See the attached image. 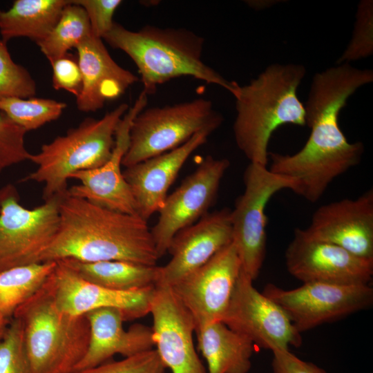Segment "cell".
<instances>
[{
    "instance_id": "30bf717a",
    "label": "cell",
    "mask_w": 373,
    "mask_h": 373,
    "mask_svg": "<svg viewBox=\"0 0 373 373\" xmlns=\"http://www.w3.org/2000/svg\"><path fill=\"white\" fill-rule=\"evenodd\" d=\"M262 292L285 312L300 333L369 308L373 303L370 285L306 283L286 290L269 283Z\"/></svg>"
},
{
    "instance_id": "8992f818",
    "label": "cell",
    "mask_w": 373,
    "mask_h": 373,
    "mask_svg": "<svg viewBox=\"0 0 373 373\" xmlns=\"http://www.w3.org/2000/svg\"><path fill=\"white\" fill-rule=\"evenodd\" d=\"M128 108L123 103L101 118H86L65 135L43 144L29 160L37 165V169L23 181L43 183L44 200L66 194L68 180L72 175L100 167L108 160L117 126Z\"/></svg>"
},
{
    "instance_id": "4316f807",
    "label": "cell",
    "mask_w": 373,
    "mask_h": 373,
    "mask_svg": "<svg viewBox=\"0 0 373 373\" xmlns=\"http://www.w3.org/2000/svg\"><path fill=\"white\" fill-rule=\"evenodd\" d=\"M91 35L89 20L82 7L73 3L67 5L49 32L37 45L50 62L68 53L73 48Z\"/></svg>"
},
{
    "instance_id": "d590c367",
    "label": "cell",
    "mask_w": 373,
    "mask_h": 373,
    "mask_svg": "<svg viewBox=\"0 0 373 373\" xmlns=\"http://www.w3.org/2000/svg\"><path fill=\"white\" fill-rule=\"evenodd\" d=\"M272 352L274 373H327L316 365L301 360L289 350H277Z\"/></svg>"
},
{
    "instance_id": "9a60e30c",
    "label": "cell",
    "mask_w": 373,
    "mask_h": 373,
    "mask_svg": "<svg viewBox=\"0 0 373 373\" xmlns=\"http://www.w3.org/2000/svg\"><path fill=\"white\" fill-rule=\"evenodd\" d=\"M289 274L306 283L343 285H370L373 260L358 257L328 242L303 236L298 229L285 251Z\"/></svg>"
},
{
    "instance_id": "52a82bcc",
    "label": "cell",
    "mask_w": 373,
    "mask_h": 373,
    "mask_svg": "<svg viewBox=\"0 0 373 373\" xmlns=\"http://www.w3.org/2000/svg\"><path fill=\"white\" fill-rule=\"evenodd\" d=\"M223 120L208 99L144 108L133 119L122 166H131L175 149L199 131L217 129Z\"/></svg>"
},
{
    "instance_id": "44dd1931",
    "label": "cell",
    "mask_w": 373,
    "mask_h": 373,
    "mask_svg": "<svg viewBox=\"0 0 373 373\" xmlns=\"http://www.w3.org/2000/svg\"><path fill=\"white\" fill-rule=\"evenodd\" d=\"M82 75V87L76 97L77 109L95 112L102 108L140 79L120 66L111 56L102 39L92 35L77 48Z\"/></svg>"
},
{
    "instance_id": "4fadbf2b",
    "label": "cell",
    "mask_w": 373,
    "mask_h": 373,
    "mask_svg": "<svg viewBox=\"0 0 373 373\" xmlns=\"http://www.w3.org/2000/svg\"><path fill=\"white\" fill-rule=\"evenodd\" d=\"M241 271L231 242L207 263L170 287L193 319L195 328L222 321Z\"/></svg>"
},
{
    "instance_id": "4dcf8cb0",
    "label": "cell",
    "mask_w": 373,
    "mask_h": 373,
    "mask_svg": "<svg viewBox=\"0 0 373 373\" xmlns=\"http://www.w3.org/2000/svg\"><path fill=\"white\" fill-rule=\"evenodd\" d=\"M0 373H30L23 325L13 317L0 339Z\"/></svg>"
},
{
    "instance_id": "7c38bea8",
    "label": "cell",
    "mask_w": 373,
    "mask_h": 373,
    "mask_svg": "<svg viewBox=\"0 0 373 373\" xmlns=\"http://www.w3.org/2000/svg\"><path fill=\"white\" fill-rule=\"evenodd\" d=\"M230 165L226 158L207 155L171 195H167L157 222L151 229L160 258L174 236L208 213L221 180Z\"/></svg>"
},
{
    "instance_id": "83f0119b",
    "label": "cell",
    "mask_w": 373,
    "mask_h": 373,
    "mask_svg": "<svg viewBox=\"0 0 373 373\" xmlns=\"http://www.w3.org/2000/svg\"><path fill=\"white\" fill-rule=\"evenodd\" d=\"M66 107V104L63 102L35 96L26 99L0 98V112L26 132L57 119Z\"/></svg>"
},
{
    "instance_id": "277c9868",
    "label": "cell",
    "mask_w": 373,
    "mask_h": 373,
    "mask_svg": "<svg viewBox=\"0 0 373 373\" xmlns=\"http://www.w3.org/2000/svg\"><path fill=\"white\" fill-rule=\"evenodd\" d=\"M103 39L133 61L148 95L158 86L183 76L219 86L233 95L238 88L236 82L202 61L204 39L189 30L146 25L133 31L115 22Z\"/></svg>"
},
{
    "instance_id": "ba28073f",
    "label": "cell",
    "mask_w": 373,
    "mask_h": 373,
    "mask_svg": "<svg viewBox=\"0 0 373 373\" xmlns=\"http://www.w3.org/2000/svg\"><path fill=\"white\" fill-rule=\"evenodd\" d=\"M245 190L230 212L232 242L237 250L241 269L254 280L266 255L267 218L266 207L277 192L295 191L297 181L271 171L267 166L249 163L244 173Z\"/></svg>"
},
{
    "instance_id": "2e32d148",
    "label": "cell",
    "mask_w": 373,
    "mask_h": 373,
    "mask_svg": "<svg viewBox=\"0 0 373 373\" xmlns=\"http://www.w3.org/2000/svg\"><path fill=\"white\" fill-rule=\"evenodd\" d=\"M305 238L338 246L358 257L373 260V191L356 199L320 207L308 227L298 229Z\"/></svg>"
},
{
    "instance_id": "8fae6325",
    "label": "cell",
    "mask_w": 373,
    "mask_h": 373,
    "mask_svg": "<svg viewBox=\"0 0 373 373\" xmlns=\"http://www.w3.org/2000/svg\"><path fill=\"white\" fill-rule=\"evenodd\" d=\"M242 269L222 321L250 339L255 345L272 352L302 344L300 333L285 312L253 285Z\"/></svg>"
},
{
    "instance_id": "484cf974",
    "label": "cell",
    "mask_w": 373,
    "mask_h": 373,
    "mask_svg": "<svg viewBox=\"0 0 373 373\" xmlns=\"http://www.w3.org/2000/svg\"><path fill=\"white\" fill-rule=\"evenodd\" d=\"M56 265L55 261L37 262L0 271V316L12 319L17 308L41 287Z\"/></svg>"
},
{
    "instance_id": "d6a6232c",
    "label": "cell",
    "mask_w": 373,
    "mask_h": 373,
    "mask_svg": "<svg viewBox=\"0 0 373 373\" xmlns=\"http://www.w3.org/2000/svg\"><path fill=\"white\" fill-rule=\"evenodd\" d=\"M166 369L156 350L152 349L74 373H165Z\"/></svg>"
},
{
    "instance_id": "3957f363",
    "label": "cell",
    "mask_w": 373,
    "mask_h": 373,
    "mask_svg": "<svg viewBox=\"0 0 373 373\" xmlns=\"http://www.w3.org/2000/svg\"><path fill=\"white\" fill-rule=\"evenodd\" d=\"M306 73L298 64H273L233 95L236 143L250 163L267 166L268 144L273 133L290 124L306 125L305 106L297 89Z\"/></svg>"
},
{
    "instance_id": "e0dca14e",
    "label": "cell",
    "mask_w": 373,
    "mask_h": 373,
    "mask_svg": "<svg viewBox=\"0 0 373 373\" xmlns=\"http://www.w3.org/2000/svg\"><path fill=\"white\" fill-rule=\"evenodd\" d=\"M153 338L166 368L172 373H207L195 351V323L168 286H155L151 301Z\"/></svg>"
},
{
    "instance_id": "5bb4252c",
    "label": "cell",
    "mask_w": 373,
    "mask_h": 373,
    "mask_svg": "<svg viewBox=\"0 0 373 373\" xmlns=\"http://www.w3.org/2000/svg\"><path fill=\"white\" fill-rule=\"evenodd\" d=\"M147 102L148 95L142 90L117 126L115 144L108 160L100 167L72 175L70 179L78 180L79 184L68 188V195L112 211L137 215L135 200L121 166L128 148L133 120L146 107Z\"/></svg>"
},
{
    "instance_id": "d6986e66",
    "label": "cell",
    "mask_w": 373,
    "mask_h": 373,
    "mask_svg": "<svg viewBox=\"0 0 373 373\" xmlns=\"http://www.w3.org/2000/svg\"><path fill=\"white\" fill-rule=\"evenodd\" d=\"M51 276L57 305L62 312L75 316L101 308H116L126 321L149 314L155 287L122 291L107 289L79 277L61 261H56Z\"/></svg>"
},
{
    "instance_id": "f1b7e54d",
    "label": "cell",
    "mask_w": 373,
    "mask_h": 373,
    "mask_svg": "<svg viewBox=\"0 0 373 373\" xmlns=\"http://www.w3.org/2000/svg\"><path fill=\"white\" fill-rule=\"evenodd\" d=\"M36 82L29 72L15 63L9 52L7 42L0 39V98L34 97Z\"/></svg>"
},
{
    "instance_id": "7a4b0ae2",
    "label": "cell",
    "mask_w": 373,
    "mask_h": 373,
    "mask_svg": "<svg viewBox=\"0 0 373 373\" xmlns=\"http://www.w3.org/2000/svg\"><path fill=\"white\" fill-rule=\"evenodd\" d=\"M64 259L122 260L153 266L160 258L146 220L66 193L59 204L57 232L38 262Z\"/></svg>"
},
{
    "instance_id": "ffe728a7",
    "label": "cell",
    "mask_w": 373,
    "mask_h": 373,
    "mask_svg": "<svg viewBox=\"0 0 373 373\" xmlns=\"http://www.w3.org/2000/svg\"><path fill=\"white\" fill-rule=\"evenodd\" d=\"M214 131L212 128L203 129L179 147L126 168L123 175L139 216L147 221L159 211L185 162Z\"/></svg>"
},
{
    "instance_id": "6da1fadb",
    "label": "cell",
    "mask_w": 373,
    "mask_h": 373,
    "mask_svg": "<svg viewBox=\"0 0 373 373\" xmlns=\"http://www.w3.org/2000/svg\"><path fill=\"white\" fill-rule=\"evenodd\" d=\"M373 81V71L341 64L314 75L306 102V125L311 133L305 145L293 155L273 153L271 169L298 182L297 193L318 201L330 183L358 164L364 152L362 142L350 143L340 128L338 117L347 99Z\"/></svg>"
},
{
    "instance_id": "ac0fdd59",
    "label": "cell",
    "mask_w": 373,
    "mask_h": 373,
    "mask_svg": "<svg viewBox=\"0 0 373 373\" xmlns=\"http://www.w3.org/2000/svg\"><path fill=\"white\" fill-rule=\"evenodd\" d=\"M231 210L208 213L173 238L167 252L171 259L160 267L155 286L171 287L207 263L232 242Z\"/></svg>"
},
{
    "instance_id": "e575fe53",
    "label": "cell",
    "mask_w": 373,
    "mask_h": 373,
    "mask_svg": "<svg viewBox=\"0 0 373 373\" xmlns=\"http://www.w3.org/2000/svg\"><path fill=\"white\" fill-rule=\"evenodd\" d=\"M50 63L52 87L55 90H66L77 97L82 87V75L77 59L68 53Z\"/></svg>"
},
{
    "instance_id": "836d02e7",
    "label": "cell",
    "mask_w": 373,
    "mask_h": 373,
    "mask_svg": "<svg viewBox=\"0 0 373 373\" xmlns=\"http://www.w3.org/2000/svg\"><path fill=\"white\" fill-rule=\"evenodd\" d=\"M73 3L82 7L87 14L91 35L103 39L111 30L115 21L113 16L121 0H73Z\"/></svg>"
},
{
    "instance_id": "8d00e7d4",
    "label": "cell",
    "mask_w": 373,
    "mask_h": 373,
    "mask_svg": "<svg viewBox=\"0 0 373 373\" xmlns=\"http://www.w3.org/2000/svg\"><path fill=\"white\" fill-rule=\"evenodd\" d=\"M11 319H8L0 316V339L2 338L4 334L6 329L10 323Z\"/></svg>"
},
{
    "instance_id": "1f68e13d",
    "label": "cell",
    "mask_w": 373,
    "mask_h": 373,
    "mask_svg": "<svg viewBox=\"0 0 373 373\" xmlns=\"http://www.w3.org/2000/svg\"><path fill=\"white\" fill-rule=\"evenodd\" d=\"M26 133L0 112V173L8 167L30 160L32 153L26 147Z\"/></svg>"
},
{
    "instance_id": "603a6c76",
    "label": "cell",
    "mask_w": 373,
    "mask_h": 373,
    "mask_svg": "<svg viewBox=\"0 0 373 373\" xmlns=\"http://www.w3.org/2000/svg\"><path fill=\"white\" fill-rule=\"evenodd\" d=\"M194 332L207 364V373L249 372L256 346L250 339L222 321L198 326Z\"/></svg>"
},
{
    "instance_id": "f546056e",
    "label": "cell",
    "mask_w": 373,
    "mask_h": 373,
    "mask_svg": "<svg viewBox=\"0 0 373 373\" xmlns=\"http://www.w3.org/2000/svg\"><path fill=\"white\" fill-rule=\"evenodd\" d=\"M373 52V1L362 0L358 5L352 39L337 64H349Z\"/></svg>"
},
{
    "instance_id": "d4e9b609",
    "label": "cell",
    "mask_w": 373,
    "mask_h": 373,
    "mask_svg": "<svg viewBox=\"0 0 373 373\" xmlns=\"http://www.w3.org/2000/svg\"><path fill=\"white\" fill-rule=\"evenodd\" d=\"M82 279L117 291H130L155 286L160 271L157 265H144L122 260L93 262L73 259L61 260Z\"/></svg>"
},
{
    "instance_id": "7402d4cb",
    "label": "cell",
    "mask_w": 373,
    "mask_h": 373,
    "mask_svg": "<svg viewBox=\"0 0 373 373\" xmlns=\"http://www.w3.org/2000/svg\"><path fill=\"white\" fill-rule=\"evenodd\" d=\"M85 316L90 326L89 343L75 372L97 366L115 354L131 356L155 346L152 328L137 323L125 330L126 319L118 309H97Z\"/></svg>"
},
{
    "instance_id": "5b68a950",
    "label": "cell",
    "mask_w": 373,
    "mask_h": 373,
    "mask_svg": "<svg viewBox=\"0 0 373 373\" xmlns=\"http://www.w3.org/2000/svg\"><path fill=\"white\" fill-rule=\"evenodd\" d=\"M51 274L13 317L23 325L30 373H74L87 351L90 326L85 315L59 309Z\"/></svg>"
},
{
    "instance_id": "cb8c5ba5",
    "label": "cell",
    "mask_w": 373,
    "mask_h": 373,
    "mask_svg": "<svg viewBox=\"0 0 373 373\" xmlns=\"http://www.w3.org/2000/svg\"><path fill=\"white\" fill-rule=\"evenodd\" d=\"M68 0H16L8 10H0V34L6 42L28 37L37 43L58 21Z\"/></svg>"
},
{
    "instance_id": "9c48e42d",
    "label": "cell",
    "mask_w": 373,
    "mask_h": 373,
    "mask_svg": "<svg viewBox=\"0 0 373 373\" xmlns=\"http://www.w3.org/2000/svg\"><path fill=\"white\" fill-rule=\"evenodd\" d=\"M63 196L28 209L20 204L14 185L0 188V271L38 262L57 232Z\"/></svg>"
}]
</instances>
